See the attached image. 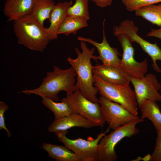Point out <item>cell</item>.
Returning a JSON list of instances; mask_svg holds the SVG:
<instances>
[{"mask_svg": "<svg viewBox=\"0 0 161 161\" xmlns=\"http://www.w3.org/2000/svg\"><path fill=\"white\" fill-rule=\"evenodd\" d=\"M126 10L129 11H135L144 6L161 2V0H121Z\"/></svg>", "mask_w": 161, "mask_h": 161, "instance_id": "cell-24", "label": "cell"}, {"mask_svg": "<svg viewBox=\"0 0 161 161\" xmlns=\"http://www.w3.org/2000/svg\"><path fill=\"white\" fill-rule=\"evenodd\" d=\"M105 19L103 22V41L99 43L93 39L81 36H78V40L87 42L95 47L97 50L99 55L95 56L94 60L97 63L98 60H100L103 64L107 66L121 67V59L118 57L121 55L117 49L110 46L106 38L104 29Z\"/></svg>", "mask_w": 161, "mask_h": 161, "instance_id": "cell-12", "label": "cell"}, {"mask_svg": "<svg viewBox=\"0 0 161 161\" xmlns=\"http://www.w3.org/2000/svg\"><path fill=\"white\" fill-rule=\"evenodd\" d=\"M93 1L98 6L103 8L110 5L113 0H90Z\"/></svg>", "mask_w": 161, "mask_h": 161, "instance_id": "cell-27", "label": "cell"}, {"mask_svg": "<svg viewBox=\"0 0 161 161\" xmlns=\"http://www.w3.org/2000/svg\"><path fill=\"white\" fill-rule=\"evenodd\" d=\"M97 127L96 125L77 114L73 113L68 116L54 120L48 128L49 132H56L60 131L67 130L74 127H82L89 129Z\"/></svg>", "mask_w": 161, "mask_h": 161, "instance_id": "cell-14", "label": "cell"}, {"mask_svg": "<svg viewBox=\"0 0 161 161\" xmlns=\"http://www.w3.org/2000/svg\"><path fill=\"white\" fill-rule=\"evenodd\" d=\"M80 48L82 52L76 47L75 51L77 58L72 59L68 57L66 59L74 69L77 78L75 85L76 90H79L87 99L94 103H99V100L96 95L98 93L97 88L94 86L95 80L92 72L93 67L91 59L94 60L95 56L93 55L95 49H89L86 42L80 41Z\"/></svg>", "mask_w": 161, "mask_h": 161, "instance_id": "cell-1", "label": "cell"}, {"mask_svg": "<svg viewBox=\"0 0 161 161\" xmlns=\"http://www.w3.org/2000/svg\"><path fill=\"white\" fill-rule=\"evenodd\" d=\"M109 129L108 127L104 132L102 131L95 139L90 137L87 140L80 138L75 140L69 139L66 136L68 130L58 131L55 133L58 140L76 154L80 161H97L99 142L109 131Z\"/></svg>", "mask_w": 161, "mask_h": 161, "instance_id": "cell-6", "label": "cell"}, {"mask_svg": "<svg viewBox=\"0 0 161 161\" xmlns=\"http://www.w3.org/2000/svg\"><path fill=\"white\" fill-rule=\"evenodd\" d=\"M129 80L134 88L138 107L145 100L161 101V94L158 92L161 84L154 75L148 73L140 78L130 77Z\"/></svg>", "mask_w": 161, "mask_h": 161, "instance_id": "cell-10", "label": "cell"}, {"mask_svg": "<svg viewBox=\"0 0 161 161\" xmlns=\"http://www.w3.org/2000/svg\"><path fill=\"white\" fill-rule=\"evenodd\" d=\"M147 37H153L157 38L161 40V27L157 29H151L146 35Z\"/></svg>", "mask_w": 161, "mask_h": 161, "instance_id": "cell-28", "label": "cell"}, {"mask_svg": "<svg viewBox=\"0 0 161 161\" xmlns=\"http://www.w3.org/2000/svg\"><path fill=\"white\" fill-rule=\"evenodd\" d=\"M134 11L136 16H141L152 24L161 27V4L144 6Z\"/></svg>", "mask_w": 161, "mask_h": 161, "instance_id": "cell-20", "label": "cell"}, {"mask_svg": "<svg viewBox=\"0 0 161 161\" xmlns=\"http://www.w3.org/2000/svg\"><path fill=\"white\" fill-rule=\"evenodd\" d=\"M9 106L4 101H0V130H5L7 132V137H10L11 134L6 127L5 123V112L9 109Z\"/></svg>", "mask_w": 161, "mask_h": 161, "instance_id": "cell-26", "label": "cell"}, {"mask_svg": "<svg viewBox=\"0 0 161 161\" xmlns=\"http://www.w3.org/2000/svg\"><path fill=\"white\" fill-rule=\"evenodd\" d=\"M41 148L46 151L48 156L57 161H80L78 156L65 146L44 143Z\"/></svg>", "mask_w": 161, "mask_h": 161, "instance_id": "cell-17", "label": "cell"}, {"mask_svg": "<svg viewBox=\"0 0 161 161\" xmlns=\"http://www.w3.org/2000/svg\"><path fill=\"white\" fill-rule=\"evenodd\" d=\"M88 26L87 22L67 15L59 27L57 34H63L66 36H68L70 34H75L78 30Z\"/></svg>", "mask_w": 161, "mask_h": 161, "instance_id": "cell-21", "label": "cell"}, {"mask_svg": "<svg viewBox=\"0 0 161 161\" xmlns=\"http://www.w3.org/2000/svg\"><path fill=\"white\" fill-rule=\"evenodd\" d=\"M93 75L109 83L115 85H129V75L121 68L97 64L93 66Z\"/></svg>", "mask_w": 161, "mask_h": 161, "instance_id": "cell-13", "label": "cell"}, {"mask_svg": "<svg viewBox=\"0 0 161 161\" xmlns=\"http://www.w3.org/2000/svg\"><path fill=\"white\" fill-rule=\"evenodd\" d=\"M72 5V1L59 2L55 5L49 18L50 26L45 28L49 41L57 38L58 30L67 16L68 9Z\"/></svg>", "mask_w": 161, "mask_h": 161, "instance_id": "cell-16", "label": "cell"}, {"mask_svg": "<svg viewBox=\"0 0 161 161\" xmlns=\"http://www.w3.org/2000/svg\"><path fill=\"white\" fill-rule=\"evenodd\" d=\"M36 0H6L3 10L8 21H16L31 14Z\"/></svg>", "mask_w": 161, "mask_h": 161, "instance_id": "cell-15", "label": "cell"}, {"mask_svg": "<svg viewBox=\"0 0 161 161\" xmlns=\"http://www.w3.org/2000/svg\"><path fill=\"white\" fill-rule=\"evenodd\" d=\"M138 107L142 113L141 118H147L150 120L156 132L161 130V111L156 102L145 100Z\"/></svg>", "mask_w": 161, "mask_h": 161, "instance_id": "cell-18", "label": "cell"}, {"mask_svg": "<svg viewBox=\"0 0 161 161\" xmlns=\"http://www.w3.org/2000/svg\"><path fill=\"white\" fill-rule=\"evenodd\" d=\"M61 101L66 102L74 113L78 114L95 123L97 127H103L106 122L102 117L99 103L92 102L79 90L67 95Z\"/></svg>", "mask_w": 161, "mask_h": 161, "instance_id": "cell-8", "label": "cell"}, {"mask_svg": "<svg viewBox=\"0 0 161 161\" xmlns=\"http://www.w3.org/2000/svg\"><path fill=\"white\" fill-rule=\"evenodd\" d=\"M42 98V103L53 113L55 119L66 117L73 113L68 105L65 102H56L47 97Z\"/></svg>", "mask_w": 161, "mask_h": 161, "instance_id": "cell-22", "label": "cell"}, {"mask_svg": "<svg viewBox=\"0 0 161 161\" xmlns=\"http://www.w3.org/2000/svg\"><path fill=\"white\" fill-rule=\"evenodd\" d=\"M13 29L18 43L31 50L42 52L49 41L45 28L31 14L14 21Z\"/></svg>", "mask_w": 161, "mask_h": 161, "instance_id": "cell-3", "label": "cell"}, {"mask_svg": "<svg viewBox=\"0 0 161 161\" xmlns=\"http://www.w3.org/2000/svg\"><path fill=\"white\" fill-rule=\"evenodd\" d=\"M53 0H36L31 14L42 25L55 5Z\"/></svg>", "mask_w": 161, "mask_h": 161, "instance_id": "cell-19", "label": "cell"}, {"mask_svg": "<svg viewBox=\"0 0 161 161\" xmlns=\"http://www.w3.org/2000/svg\"><path fill=\"white\" fill-rule=\"evenodd\" d=\"M144 121L141 118L135 120L118 127L109 134L103 136L100 140L98 146V161H115L117 158L115 148L122 139L135 136L139 132L136 127L139 123Z\"/></svg>", "mask_w": 161, "mask_h": 161, "instance_id": "cell-4", "label": "cell"}, {"mask_svg": "<svg viewBox=\"0 0 161 161\" xmlns=\"http://www.w3.org/2000/svg\"><path fill=\"white\" fill-rule=\"evenodd\" d=\"M101 113L105 122L112 129L139 118L119 103L103 96L99 98Z\"/></svg>", "mask_w": 161, "mask_h": 161, "instance_id": "cell-9", "label": "cell"}, {"mask_svg": "<svg viewBox=\"0 0 161 161\" xmlns=\"http://www.w3.org/2000/svg\"><path fill=\"white\" fill-rule=\"evenodd\" d=\"M89 0H75L74 4L68 9L67 15L87 22L90 19L88 2Z\"/></svg>", "mask_w": 161, "mask_h": 161, "instance_id": "cell-23", "label": "cell"}, {"mask_svg": "<svg viewBox=\"0 0 161 161\" xmlns=\"http://www.w3.org/2000/svg\"><path fill=\"white\" fill-rule=\"evenodd\" d=\"M120 30L129 38L131 42H135L151 58L152 66L157 72L161 73V69L157 65V61H161V49L156 43H151L143 39L137 34L138 29L131 20H125L122 21L119 27Z\"/></svg>", "mask_w": 161, "mask_h": 161, "instance_id": "cell-11", "label": "cell"}, {"mask_svg": "<svg viewBox=\"0 0 161 161\" xmlns=\"http://www.w3.org/2000/svg\"><path fill=\"white\" fill-rule=\"evenodd\" d=\"M156 132L155 147L151 155L150 161H161V130Z\"/></svg>", "mask_w": 161, "mask_h": 161, "instance_id": "cell-25", "label": "cell"}, {"mask_svg": "<svg viewBox=\"0 0 161 161\" xmlns=\"http://www.w3.org/2000/svg\"><path fill=\"white\" fill-rule=\"evenodd\" d=\"M94 85L98 93L107 99L120 104L137 116L138 105L136 95L129 85H115L107 83L94 76Z\"/></svg>", "mask_w": 161, "mask_h": 161, "instance_id": "cell-5", "label": "cell"}, {"mask_svg": "<svg viewBox=\"0 0 161 161\" xmlns=\"http://www.w3.org/2000/svg\"><path fill=\"white\" fill-rule=\"evenodd\" d=\"M75 76L76 74L72 66L63 70L54 65L53 70L47 72L38 87L23 90L21 92L28 95L34 94L57 101L59 99L58 95L60 91H64L66 94L70 95L75 90Z\"/></svg>", "mask_w": 161, "mask_h": 161, "instance_id": "cell-2", "label": "cell"}, {"mask_svg": "<svg viewBox=\"0 0 161 161\" xmlns=\"http://www.w3.org/2000/svg\"><path fill=\"white\" fill-rule=\"evenodd\" d=\"M113 30L123 49L121 67L129 77L135 78H142L148 71L147 59L145 58L141 62L136 61L134 57V49L128 36L123 32L117 26H114Z\"/></svg>", "mask_w": 161, "mask_h": 161, "instance_id": "cell-7", "label": "cell"}]
</instances>
